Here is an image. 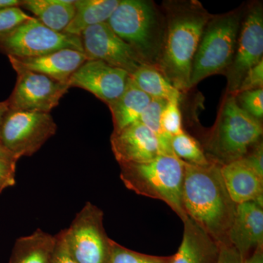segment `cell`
Masks as SVG:
<instances>
[{"label": "cell", "instance_id": "obj_1", "mask_svg": "<svg viewBox=\"0 0 263 263\" xmlns=\"http://www.w3.org/2000/svg\"><path fill=\"white\" fill-rule=\"evenodd\" d=\"M164 11L165 29L157 68L183 92L191 89L194 57L213 15L197 1L167 2Z\"/></svg>", "mask_w": 263, "mask_h": 263}, {"label": "cell", "instance_id": "obj_2", "mask_svg": "<svg viewBox=\"0 0 263 263\" xmlns=\"http://www.w3.org/2000/svg\"><path fill=\"white\" fill-rule=\"evenodd\" d=\"M183 164L182 200L186 216L219 245H230L228 233L237 204L227 190L221 166L213 162L204 166Z\"/></svg>", "mask_w": 263, "mask_h": 263}, {"label": "cell", "instance_id": "obj_3", "mask_svg": "<svg viewBox=\"0 0 263 263\" xmlns=\"http://www.w3.org/2000/svg\"><path fill=\"white\" fill-rule=\"evenodd\" d=\"M262 122L243 111L235 95L227 94L217 119L201 145L208 160L222 166L243 158L260 141Z\"/></svg>", "mask_w": 263, "mask_h": 263}, {"label": "cell", "instance_id": "obj_4", "mask_svg": "<svg viewBox=\"0 0 263 263\" xmlns=\"http://www.w3.org/2000/svg\"><path fill=\"white\" fill-rule=\"evenodd\" d=\"M106 23L146 65L157 68L163 44L165 20L153 2L120 0Z\"/></svg>", "mask_w": 263, "mask_h": 263}, {"label": "cell", "instance_id": "obj_5", "mask_svg": "<svg viewBox=\"0 0 263 263\" xmlns=\"http://www.w3.org/2000/svg\"><path fill=\"white\" fill-rule=\"evenodd\" d=\"M120 178L124 186L138 195L162 200L183 221L184 164L175 155H162L145 163H124Z\"/></svg>", "mask_w": 263, "mask_h": 263}, {"label": "cell", "instance_id": "obj_6", "mask_svg": "<svg viewBox=\"0 0 263 263\" xmlns=\"http://www.w3.org/2000/svg\"><path fill=\"white\" fill-rule=\"evenodd\" d=\"M243 10L212 15L200 38L194 57L190 87L205 78L223 73L229 67L236 48Z\"/></svg>", "mask_w": 263, "mask_h": 263}, {"label": "cell", "instance_id": "obj_7", "mask_svg": "<svg viewBox=\"0 0 263 263\" xmlns=\"http://www.w3.org/2000/svg\"><path fill=\"white\" fill-rule=\"evenodd\" d=\"M63 49L84 52L80 36L52 30L34 17L0 38V51L17 58L44 56Z\"/></svg>", "mask_w": 263, "mask_h": 263}, {"label": "cell", "instance_id": "obj_8", "mask_svg": "<svg viewBox=\"0 0 263 263\" xmlns=\"http://www.w3.org/2000/svg\"><path fill=\"white\" fill-rule=\"evenodd\" d=\"M57 129L50 114L9 109L2 123L0 142L19 160L34 155Z\"/></svg>", "mask_w": 263, "mask_h": 263}, {"label": "cell", "instance_id": "obj_9", "mask_svg": "<svg viewBox=\"0 0 263 263\" xmlns=\"http://www.w3.org/2000/svg\"><path fill=\"white\" fill-rule=\"evenodd\" d=\"M103 211L87 202L65 229L71 253L79 263H109L112 239L103 224Z\"/></svg>", "mask_w": 263, "mask_h": 263}, {"label": "cell", "instance_id": "obj_10", "mask_svg": "<svg viewBox=\"0 0 263 263\" xmlns=\"http://www.w3.org/2000/svg\"><path fill=\"white\" fill-rule=\"evenodd\" d=\"M243 15L234 56L223 72L228 79V95H235L247 72L262 60V3H252Z\"/></svg>", "mask_w": 263, "mask_h": 263}, {"label": "cell", "instance_id": "obj_11", "mask_svg": "<svg viewBox=\"0 0 263 263\" xmlns=\"http://www.w3.org/2000/svg\"><path fill=\"white\" fill-rule=\"evenodd\" d=\"M17 73L14 89L7 100L9 109L49 114L60 104L70 86L48 76L12 65Z\"/></svg>", "mask_w": 263, "mask_h": 263}, {"label": "cell", "instance_id": "obj_12", "mask_svg": "<svg viewBox=\"0 0 263 263\" xmlns=\"http://www.w3.org/2000/svg\"><path fill=\"white\" fill-rule=\"evenodd\" d=\"M80 37L88 60H100L112 67L125 70L130 76L146 64L107 23L97 24L85 29Z\"/></svg>", "mask_w": 263, "mask_h": 263}, {"label": "cell", "instance_id": "obj_13", "mask_svg": "<svg viewBox=\"0 0 263 263\" xmlns=\"http://www.w3.org/2000/svg\"><path fill=\"white\" fill-rule=\"evenodd\" d=\"M130 75L100 61L87 60L69 80L71 87L86 90L109 105L124 93Z\"/></svg>", "mask_w": 263, "mask_h": 263}, {"label": "cell", "instance_id": "obj_14", "mask_svg": "<svg viewBox=\"0 0 263 263\" xmlns=\"http://www.w3.org/2000/svg\"><path fill=\"white\" fill-rule=\"evenodd\" d=\"M110 144L118 163H145L170 155L159 138L139 121L112 133Z\"/></svg>", "mask_w": 263, "mask_h": 263}, {"label": "cell", "instance_id": "obj_15", "mask_svg": "<svg viewBox=\"0 0 263 263\" xmlns=\"http://www.w3.org/2000/svg\"><path fill=\"white\" fill-rule=\"evenodd\" d=\"M228 241L243 262L256 249L263 247V206L254 201L237 204Z\"/></svg>", "mask_w": 263, "mask_h": 263}, {"label": "cell", "instance_id": "obj_16", "mask_svg": "<svg viewBox=\"0 0 263 263\" xmlns=\"http://www.w3.org/2000/svg\"><path fill=\"white\" fill-rule=\"evenodd\" d=\"M8 57L11 65L43 74L60 82H69L74 72L88 60L84 52L72 49H63L38 57Z\"/></svg>", "mask_w": 263, "mask_h": 263}, {"label": "cell", "instance_id": "obj_17", "mask_svg": "<svg viewBox=\"0 0 263 263\" xmlns=\"http://www.w3.org/2000/svg\"><path fill=\"white\" fill-rule=\"evenodd\" d=\"M183 234L171 263H216L219 245L190 218L183 221Z\"/></svg>", "mask_w": 263, "mask_h": 263}, {"label": "cell", "instance_id": "obj_18", "mask_svg": "<svg viewBox=\"0 0 263 263\" xmlns=\"http://www.w3.org/2000/svg\"><path fill=\"white\" fill-rule=\"evenodd\" d=\"M228 193L236 204L254 201L263 206V179L242 159L221 167Z\"/></svg>", "mask_w": 263, "mask_h": 263}, {"label": "cell", "instance_id": "obj_19", "mask_svg": "<svg viewBox=\"0 0 263 263\" xmlns=\"http://www.w3.org/2000/svg\"><path fill=\"white\" fill-rule=\"evenodd\" d=\"M152 100L151 97L138 89L129 78L124 93L108 105L113 118V133L122 130L139 121L141 114Z\"/></svg>", "mask_w": 263, "mask_h": 263}, {"label": "cell", "instance_id": "obj_20", "mask_svg": "<svg viewBox=\"0 0 263 263\" xmlns=\"http://www.w3.org/2000/svg\"><path fill=\"white\" fill-rule=\"evenodd\" d=\"M75 3L73 0H25L21 7L48 28L64 32L76 14Z\"/></svg>", "mask_w": 263, "mask_h": 263}, {"label": "cell", "instance_id": "obj_21", "mask_svg": "<svg viewBox=\"0 0 263 263\" xmlns=\"http://www.w3.org/2000/svg\"><path fill=\"white\" fill-rule=\"evenodd\" d=\"M119 2L120 0L76 1V14L64 33L80 36L85 29L90 27L106 23Z\"/></svg>", "mask_w": 263, "mask_h": 263}, {"label": "cell", "instance_id": "obj_22", "mask_svg": "<svg viewBox=\"0 0 263 263\" xmlns=\"http://www.w3.org/2000/svg\"><path fill=\"white\" fill-rule=\"evenodd\" d=\"M55 245V236L36 230L15 241L9 263H50Z\"/></svg>", "mask_w": 263, "mask_h": 263}, {"label": "cell", "instance_id": "obj_23", "mask_svg": "<svg viewBox=\"0 0 263 263\" xmlns=\"http://www.w3.org/2000/svg\"><path fill=\"white\" fill-rule=\"evenodd\" d=\"M133 84L152 99L166 101L180 100L181 92L175 88L158 69L153 66L143 65L130 76Z\"/></svg>", "mask_w": 263, "mask_h": 263}, {"label": "cell", "instance_id": "obj_24", "mask_svg": "<svg viewBox=\"0 0 263 263\" xmlns=\"http://www.w3.org/2000/svg\"><path fill=\"white\" fill-rule=\"evenodd\" d=\"M171 146L174 155L183 162L199 166L211 163L205 157L200 143L184 131L171 138Z\"/></svg>", "mask_w": 263, "mask_h": 263}, {"label": "cell", "instance_id": "obj_25", "mask_svg": "<svg viewBox=\"0 0 263 263\" xmlns=\"http://www.w3.org/2000/svg\"><path fill=\"white\" fill-rule=\"evenodd\" d=\"M167 103V101L162 99H152L141 114L139 122L159 138L162 146L170 155H174L171 146V138L164 133L161 124V116Z\"/></svg>", "mask_w": 263, "mask_h": 263}, {"label": "cell", "instance_id": "obj_26", "mask_svg": "<svg viewBox=\"0 0 263 263\" xmlns=\"http://www.w3.org/2000/svg\"><path fill=\"white\" fill-rule=\"evenodd\" d=\"M173 259L174 255L160 257L139 253L112 240L109 263H171Z\"/></svg>", "mask_w": 263, "mask_h": 263}, {"label": "cell", "instance_id": "obj_27", "mask_svg": "<svg viewBox=\"0 0 263 263\" xmlns=\"http://www.w3.org/2000/svg\"><path fill=\"white\" fill-rule=\"evenodd\" d=\"M236 103L243 111L262 122L263 118V89L250 90L235 95Z\"/></svg>", "mask_w": 263, "mask_h": 263}, {"label": "cell", "instance_id": "obj_28", "mask_svg": "<svg viewBox=\"0 0 263 263\" xmlns=\"http://www.w3.org/2000/svg\"><path fill=\"white\" fill-rule=\"evenodd\" d=\"M179 101L180 100L176 99L167 102L161 116L162 129L164 133L171 138L183 132Z\"/></svg>", "mask_w": 263, "mask_h": 263}, {"label": "cell", "instance_id": "obj_29", "mask_svg": "<svg viewBox=\"0 0 263 263\" xmlns=\"http://www.w3.org/2000/svg\"><path fill=\"white\" fill-rule=\"evenodd\" d=\"M32 17L27 14L20 7H11L0 10V38L9 34Z\"/></svg>", "mask_w": 263, "mask_h": 263}, {"label": "cell", "instance_id": "obj_30", "mask_svg": "<svg viewBox=\"0 0 263 263\" xmlns=\"http://www.w3.org/2000/svg\"><path fill=\"white\" fill-rule=\"evenodd\" d=\"M50 263H79L69 249L66 239L65 229L55 235V245Z\"/></svg>", "mask_w": 263, "mask_h": 263}, {"label": "cell", "instance_id": "obj_31", "mask_svg": "<svg viewBox=\"0 0 263 263\" xmlns=\"http://www.w3.org/2000/svg\"><path fill=\"white\" fill-rule=\"evenodd\" d=\"M262 87L263 60L247 72L235 95L243 91L261 89Z\"/></svg>", "mask_w": 263, "mask_h": 263}, {"label": "cell", "instance_id": "obj_32", "mask_svg": "<svg viewBox=\"0 0 263 263\" xmlns=\"http://www.w3.org/2000/svg\"><path fill=\"white\" fill-rule=\"evenodd\" d=\"M249 167L263 179V145L262 141L254 144L242 158Z\"/></svg>", "mask_w": 263, "mask_h": 263}, {"label": "cell", "instance_id": "obj_33", "mask_svg": "<svg viewBox=\"0 0 263 263\" xmlns=\"http://www.w3.org/2000/svg\"><path fill=\"white\" fill-rule=\"evenodd\" d=\"M16 162L0 159V193L15 183Z\"/></svg>", "mask_w": 263, "mask_h": 263}, {"label": "cell", "instance_id": "obj_34", "mask_svg": "<svg viewBox=\"0 0 263 263\" xmlns=\"http://www.w3.org/2000/svg\"><path fill=\"white\" fill-rule=\"evenodd\" d=\"M216 263H243L239 253L228 243L219 245V254Z\"/></svg>", "mask_w": 263, "mask_h": 263}, {"label": "cell", "instance_id": "obj_35", "mask_svg": "<svg viewBox=\"0 0 263 263\" xmlns=\"http://www.w3.org/2000/svg\"><path fill=\"white\" fill-rule=\"evenodd\" d=\"M243 263H263V247L256 249Z\"/></svg>", "mask_w": 263, "mask_h": 263}, {"label": "cell", "instance_id": "obj_36", "mask_svg": "<svg viewBox=\"0 0 263 263\" xmlns=\"http://www.w3.org/2000/svg\"><path fill=\"white\" fill-rule=\"evenodd\" d=\"M0 159L1 160H5L10 161V162H17L18 159L15 157L10 151L7 149L0 142Z\"/></svg>", "mask_w": 263, "mask_h": 263}, {"label": "cell", "instance_id": "obj_37", "mask_svg": "<svg viewBox=\"0 0 263 263\" xmlns=\"http://www.w3.org/2000/svg\"><path fill=\"white\" fill-rule=\"evenodd\" d=\"M22 2L18 0H0V10L11 8V7L21 6Z\"/></svg>", "mask_w": 263, "mask_h": 263}, {"label": "cell", "instance_id": "obj_38", "mask_svg": "<svg viewBox=\"0 0 263 263\" xmlns=\"http://www.w3.org/2000/svg\"><path fill=\"white\" fill-rule=\"evenodd\" d=\"M8 110H9V105H8V102H0V129H1L3 119Z\"/></svg>", "mask_w": 263, "mask_h": 263}]
</instances>
